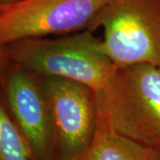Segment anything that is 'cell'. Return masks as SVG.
<instances>
[{"instance_id": "10", "label": "cell", "mask_w": 160, "mask_h": 160, "mask_svg": "<svg viewBox=\"0 0 160 160\" xmlns=\"http://www.w3.org/2000/svg\"><path fill=\"white\" fill-rule=\"evenodd\" d=\"M17 1H19V0H0V6L9 5V4L14 3V2H17Z\"/></svg>"}, {"instance_id": "11", "label": "cell", "mask_w": 160, "mask_h": 160, "mask_svg": "<svg viewBox=\"0 0 160 160\" xmlns=\"http://www.w3.org/2000/svg\"><path fill=\"white\" fill-rule=\"evenodd\" d=\"M54 160H60V159H59L57 157H56V158H55V159H54Z\"/></svg>"}, {"instance_id": "7", "label": "cell", "mask_w": 160, "mask_h": 160, "mask_svg": "<svg viewBox=\"0 0 160 160\" xmlns=\"http://www.w3.org/2000/svg\"><path fill=\"white\" fill-rule=\"evenodd\" d=\"M77 160H160V152L117 132L98 113L94 138Z\"/></svg>"}, {"instance_id": "5", "label": "cell", "mask_w": 160, "mask_h": 160, "mask_svg": "<svg viewBox=\"0 0 160 160\" xmlns=\"http://www.w3.org/2000/svg\"><path fill=\"white\" fill-rule=\"evenodd\" d=\"M54 132L56 157L77 160L89 148L98 122L96 92L73 80L39 77Z\"/></svg>"}, {"instance_id": "9", "label": "cell", "mask_w": 160, "mask_h": 160, "mask_svg": "<svg viewBox=\"0 0 160 160\" xmlns=\"http://www.w3.org/2000/svg\"><path fill=\"white\" fill-rule=\"evenodd\" d=\"M11 65L6 46H0V84L3 83L4 78Z\"/></svg>"}, {"instance_id": "6", "label": "cell", "mask_w": 160, "mask_h": 160, "mask_svg": "<svg viewBox=\"0 0 160 160\" xmlns=\"http://www.w3.org/2000/svg\"><path fill=\"white\" fill-rule=\"evenodd\" d=\"M6 108L29 146L32 160H54V132L40 78L10 66L3 80Z\"/></svg>"}, {"instance_id": "1", "label": "cell", "mask_w": 160, "mask_h": 160, "mask_svg": "<svg viewBox=\"0 0 160 160\" xmlns=\"http://www.w3.org/2000/svg\"><path fill=\"white\" fill-rule=\"evenodd\" d=\"M11 64L38 77L73 80L100 93L118 67L91 29L58 38H35L6 46Z\"/></svg>"}, {"instance_id": "4", "label": "cell", "mask_w": 160, "mask_h": 160, "mask_svg": "<svg viewBox=\"0 0 160 160\" xmlns=\"http://www.w3.org/2000/svg\"><path fill=\"white\" fill-rule=\"evenodd\" d=\"M108 0H19L0 6V46L90 28Z\"/></svg>"}, {"instance_id": "2", "label": "cell", "mask_w": 160, "mask_h": 160, "mask_svg": "<svg viewBox=\"0 0 160 160\" xmlns=\"http://www.w3.org/2000/svg\"><path fill=\"white\" fill-rule=\"evenodd\" d=\"M97 95L98 113L120 134L160 152V68L118 67Z\"/></svg>"}, {"instance_id": "3", "label": "cell", "mask_w": 160, "mask_h": 160, "mask_svg": "<svg viewBox=\"0 0 160 160\" xmlns=\"http://www.w3.org/2000/svg\"><path fill=\"white\" fill-rule=\"evenodd\" d=\"M102 29L103 50L117 67L160 68V0H108L90 28Z\"/></svg>"}, {"instance_id": "8", "label": "cell", "mask_w": 160, "mask_h": 160, "mask_svg": "<svg viewBox=\"0 0 160 160\" xmlns=\"http://www.w3.org/2000/svg\"><path fill=\"white\" fill-rule=\"evenodd\" d=\"M0 160H32L27 142L1 101Z\"/></svg>"}]
</instances>
